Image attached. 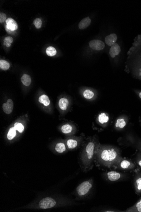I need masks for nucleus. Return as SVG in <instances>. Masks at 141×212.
Listing matches in <instances>:
<instances>
[{
	"instance_id": "nucleus-6",
	"label": "nucleus",
	"mask_w": 141,
	"mask_h": 212,
	"mask_svg": "<svg viewBox=\"0 0 141 212\" xmlns=\"http://www.w3.org/2000/svg\"><path fill=\"white\" fill-rule=\"evenodd\" d=\"M104 178L110 182H116L121 180L124 177V174L114 171H111L103 174Z\"/></svg>"
},
{
	"instance_id": "nucleus-20",
	"label": "nucleus",
	"mask_w": 141,
	"mask_h": 212,
	"mask_svg": "<svg viewBox=\"0 0 141 212\" xmlns=\"http://www.w3.org/2000/svg\"><path fill=\"white\" fill-rule=\"evenodd\" d=\"M127 212H141V198L132 207L125 211Z\"/></svg>"
},
{
	"instance_id": "nucleus-22",
	"label": "nucleus",
	"mask_w": 141,
	"mask_h": 212,
	"mask_svg": "<svg viewBox=\"0 0 141 212\" xmlns=\"http://www.w3.org/2000/svg\"><path fill=\"white\" fill-rule=\"evenodd\" d=\"M21 81L24 85L28 86L31 83V78L28 75L24 74L21 78Z\"/></svg>"
},
{
	"instance_id": "nucleus-11",
	"label": "nucleus",
	"mask_w": 141,
	"mask_h": 212,
	"mask_svg": "<svg viewBox=\"0 0 141 212\" xmlns=\"http://www.w3.org/2000/svg\"><path fill=\"white\" fill-rule=\"evenodd\" d=\"M127 125V120L124 116H120L115 120L114 124V129L117 131H121Z\"/></svg>"
},
{
	"instance_id": "nucleus-2",
	"label": "nucleus",
	"mask_w": 141,
	"mask_h": 212,
	"mask_svg": "<svg viewBox=\"0 0 141 212\" xmlns=\"http://www.w3.org/2000/svg\"><path fill=\"white\" fill-rule=\"evenodd\" d=\"M122 158L118 147L100 144L95 155V164L98 167L114 168Z\"/></svg>"
},
{
	"instance_id": "nucleus-30",
	"label": "nucleus",
	"mask_w": 141,
	"mask_h": 212,
	"mask_svg": "<svg viewBox=\"0 0 141 212\" xmlns=\"http://www.w3.org/2000/svg\"><path fill=\"white\" fill-rule=\"evenodd\" d=\"M6 18H7V16L5 14L1 12L0 13V23H3L4 22L6 21L7 20Z\"/></svg>"
},
{
	"instance_id": "nucleus-14",
	"label": "nucleus",
	"mask_w": 141,
	"mask_h": 212,
	"mask_svg": "<svg viewBox=\"0 0 141 212\" xmlns=\"http://www.w3.org/2000/svg\"><path fill=\"white\" fill-rule=\"evenodd\" d=\"M54 150L57 153L63 154L68 150L66 143L64 142H60L57 143L54 147Z\"/></svg>"
},
{
	"instance_id": "nucleus-5",
	"label": "nucleus",
	"mask_w": 141,
	"mask_h": 212,
	"mask_svg": "<svg viewBox=\"0 0 141 212\" xmlns=\"http://www.w3.org/2000/svg\"><path fill=\"white\" fill-rule=\"evenodd\" d=\"M84 138L81 136H69L65 140L68 150H74L77 149L82 144Z\"/></svg>"
},
{
	"instance_id": "nucleus-29",
	"label": "nucleus",
	"mask_w": 141,
	"mask_h": 212,
	"mask_svg": "<svg viewBox=\"0 0 141 212\" xmlns=\"http://www.w3.org/2000/svg\"><path fill=\"white\" fill-rule=\"evenodd\" d=\"M33 24L37 29L41 28L42 25V21L40 18H36L33 21Z\"/></svg>"
},
{
	"instance_id": "nucleus-1",
	"label": "nucleus",
	"mask_w": 141,
	"mask_h": 212,
	"mask_svg": "<svg viewBox=\"0 0 141 212\" xmlns=\"http://www.w3.org/2000/svg\"><path fill=\"white\" fill-rule=\"evenodd\" d=\"M77 204L74 200L61 195H50L40 197L29 204L19 208V210H44L67 207Z\"/></svg>"
},
{
	"instance_id": "nucleus-31",
	"label": "nucleus",
	"mask_w": 141,
	"mask_h": 212,
	"mask_svg": "<svg viewBox=\"0 0 141 212\" xmlns=\"http://www.w3.org/2000/svg\"><path fill=\"white\" fill-rule=\"evenodd\" d=\"M137 164L141 168V158L137 160Z\"/></svg>"
},
{
	"instance_id": "nucleus-13",
	"label": "nucleus",
	"mask_w": 141,
	"mask_h": 212,
	"mask_svg": "<svg viewBox=\"0 0 141 212\" xmlns=\"http://www.w3.org/2000/svg\"><path fill=\"white\" fill-rule=\"evenodd\" d=\"M134 185L136 194L140 195L141 193V173L138 172L136 173L134 179Z\"/></svg>"
},
{
	"instance_id": "nucleus-17",
	"label": "nucleus",
	"mask_w": 141,
	"mask_h": 212,
	"mask_svg": "<svg viewBox=\"0 0 141 212\" xmlns=\"http://www.w3.org/2000/svg\"><path fill=\"white\" fill-rule=\"evenodd\" d=\"M118 39V36L115 33H111L105 37V43L109 46H111L114 45Z\"/></svg>"
},
{
	"instance_id": "nucleus-8",
	"label": "nucleus",
	"mask_w": 141,
	"mask_h": 212,
	"mask_svg": "<svg viewBox=\"0 0 141 212\" xmlns=\"http://www.w3.org/2000/svg\"><path fill=\"white\" fill-rule=\"evenodd\" d=\"M97 122L98 124L102 127V128H106L109 125V121H110V116L107 113L105 112H101L97 116Z\"/></svg>"
},
{
	"instance_id": "nucleus-7",
	"label": "nucleus",
	"mask_w": 141,
	"mask_h": 212,
	"mask_svg": "<svg viewBox=\"0 0 141 212\" xmlns=\"http://www.w3.org/2000/svg\"><path fill=\"white\" fill-rule=\"evenodd\" d=\"M135 167V165L132 162L128 160L122 158L118 164L115 166V168L117 169H122L124 170H129L132 169Z\"/></svg>"
},
{
	"instance_id": "nucleus-28",
	"label": "nucleus",
	"mask_w": 141,
	"mask_h": 212,
	"mask_svg": "<svg viewBox=\"0 0 141 212\" xmlns=\"http://www.w3.org/2000/svg\"><path fill=\"white\" fill-rule=\"evenodd\" d=\"M13 42V39L11 36H7L4 39V45L7 47H10L11 45Z\"/></svg>"
},
{
	"instance_id": "nucleus-9",
	"label": "nucleus",
	"mask_w": 141,
	"mask_h": 212,
	"mask_svg": "<svg viewBox=\"0 0 141 212\" xmlns=\"http://www.w3.org/2000/svg\"><path fill=\"white\" fill-rule=\"evenodd\" d=\"M5 28L7 32L9 34L13 33L18 28V25L16 22L12 18H9L6 21Z\"/></svg>"
},
{
	"instance_id": "nucleus-10",
	"label": "nucleus",
	"mask_w": 141,
	"mask_h": 212,
	"mask_svg": "<svg viewBox=\"0 0 141 212\" xmlns=\"http://www.w3.org/2000/svg\"><path fill=\"white\" fill-rule=\"evenodd\" d=\"M77 129L76 127L70 123H67L62 125L61 127V131L63 134L67 135H74Z\"/></svg>"
},
{
	"instance_id": "nucleus-19",
	"label": "nucleus",
	"mask_w": 141,
	"mask_h": 212,
	"mask_svg": "<svg viewBox=\"0 0 141 212\" xmlns=\"http://www.w3.org/2000/svg\"><path fill=\"white\" fill-rule=\"evenodd\" d=\"M91 22V19L89 17L83 19L80 22L79 24V28L80 29H81V30L85 29L90 25Z\"/></svg>"
},
{
	"instance_id": "nucleus-3",
	"label": "nucleus",
	"mask_w": 141,
	"mask_h": 212,
	"mask_svg": "<svg viewBox=\"0 0 141 212\" xmlns=\"http://www.w3.org/2000/svg\"><path fill=\"white\" fill-rule=\"evenodd\" d=\"M100 144L97 137H90L86 140L79 160L80 166L84 172H88L93 168L95 155Z\"/></svg>"
},
{
	"instance_id": "nucleus-16",
	"label": "nucleus",
	"mask_w": 141,
	"mask_h": 212,
	"mask_svg": "<svg viewBox=\"0 0 141 212\" xmlns=\"http://www.w3.org/2000/svg\"><path fill=\"white\" fill-rule=\"evenodd\" d=\"M121 51V48L120 46L117 43H115L111 46L109 50V55L112 58H114L116 56L119 55Z\"/></svg>"
},
{
	"instance_id": "nucleus-15",
	"label": "nucleus",
	"mask_w": 141,
	"mask_h": 212,
	"mask_svg": "<svg viewBox=\"0 0 141 212\" xmlns=\"http://www.w3.org/2000/svg\"><path fill=\"white\" fill-rule=\"evenodd\" d=\"M13 102L11 99H8L6 103L3 104L2 108L3 111L6 114H9L12 112L13 109Z\"/></svg>"
},
{
	"instance_id": "nucleus-23",
	"label": "nucleus",
	"mask_w": 141,
	"mask_h": 212,
	"mask_svg": "<svg viewBox=\"0 0 141 212\" xmlns=\"http://www.w3.org/2000/svg\"><path fill=\"white\" fill-rule=\"evenodd\" d=\"M38 102L44 106H47L50 104V100L49 97L45 94H43L38 98Z\"/></svg>"
},
{
	"instance_id": "nucleus-12",
	"label": "nucleus",
	"mask_w": 141,
	"mask_h": 212,
	"mask_svg": "<svg viewBox=\"0 0 141 212\" xmlns=\"http://www.w3.org/2000/svg\"><path fill=\"white\" fill-rule=\"evenodd\" d=\"M90 47L93 50L96 51H101L105 47L104 42L101 40L93 39L89 42Z\"/></svg>"
},
{
	"instance_id": "nucleus-25",
	"label": "nucleus",
	"mask_w": 141,
	"mask_h": 212,
	"mask_svg": "<svg viewBox=\"0 0 141 212\" xmlns=\"http://www.w3.org/2000/svg\"><path fill=\"white\" fill-rule=\"evenodd\" d=\"M14 127L17 131L20 134L23 133L25 130V127L23 124L20 122H16L14 125Z\"/></svg>"
},
{
	"instance_id": "nucleus-26",
	"label": "nucleus",
	"mask_w": 141,
	"mask_h": 212,
	"mask_svg": "<svg viewBox=\"0 0 141 212\" xmlns=\"http://www.w3.org/2000/svg\"><path fill=\"white\" fill-rule=\"evenodd\" d=\"M10 68V64L8 62L4 60L0 61V68L3 70H7Z\"/></svg>"
},
{
	"instance_id": "nucleus-4",
	"label": "nucleus",
	"mask_w": 141,
	"mask_h": 212,
	"mask_svg": "<svg viewBox=\"0 0 141 212\" xmlns=\"http://www.w3.org/2000/svg\"><path fill=\"white\" fill-rule=\"evenodd\" d=\"M94 186L92 178L85 180L77 186L74 191L75 200H85L91 194Z\"/></svg>"
},
{
	"instance_id": "nucleus-18",
	"label": "nucleus",
	"mask_w": 141,
	"mask_h": 212,
	"mask_svg": "<svg viewBox=\"0 0 141 212\" xmlns=\"http://www.w3.org/2000/svg\"><path fill=\"white\" fill-rule=\"evenodd\" d=\"M69 105V99L66 97H63L60 99L59 102V108L62 111H65L67 109L68 106Z\"/></svg>"
},
{
	"instance_id": "nucleus-27",
	"label": "nucleus",
	"mask_w": 141,
	"mask_h": 212,
	"mask_svg": "<svg viewBox=\"0 0 141 212\" xmlns=\"http://www.w3.org/2000/svg\"><path fill=\"white\" fill-rule=\"evenodd\" d=\"M46 54L49 57H53L57 54L56 49L52 46L48 47L46 49Z\"/></svg>"
},
{
	"instance_id": "nucleus-21",
	"label": "nucleus",
	"mask_w": 141,
	"mask_h": 212,
	"mask_svg": "<svg viewBox=\"0 0 141 212\" xmlns=\"http://www.w3.org/2000/svg\"><path fill=\"white\" fill-rule=\"evenodd\" d=\"M17 131L14 127H12L9 129L7 134V138L9 141L13 140L17 136Z\"/></svg>"
},
{
	"instance_id": "nucleus-33",
	"label": "nucleus",
	"mask_w": 141,
	"mask_h": 212,
	"mask_svg": "<svg viewBox=\"0 0 141 212\" xmlns=\"http://www.w3.org/2000/svg\"></svg>"
},
{
	"instance_id": "nucleus-24",
	"label": "nucleus",
	"mask_w": 141,
	"mask_h": 212,
	"mask_svg": "<svg viewBox=\"0 0 141 212\" xmlns=\"http://www.w3.org/2000/svg\"><path fill=\"white\" fill-rule=\"evenodd\" d=\"M83 96L86 99H92L94 98L95 94L91 90L86 89L83 93Z\"/></svg>"
},
{
	"instance_id": "nucleus-32",
	"label": "nucleus",
	"mask_w": 141,
	"mask_h": 212,
	"mask_svg": "<svg viewBox=\"0 0 141 212\" xmlns=\"http://www.w3.org/2000/svg\"><path fill=\"white\" fill-rule=\"evenodd\" d=\"M139 97H140V98L141 99V91H140V92L139 93Z\"/></svg>"
}]
</instances>
